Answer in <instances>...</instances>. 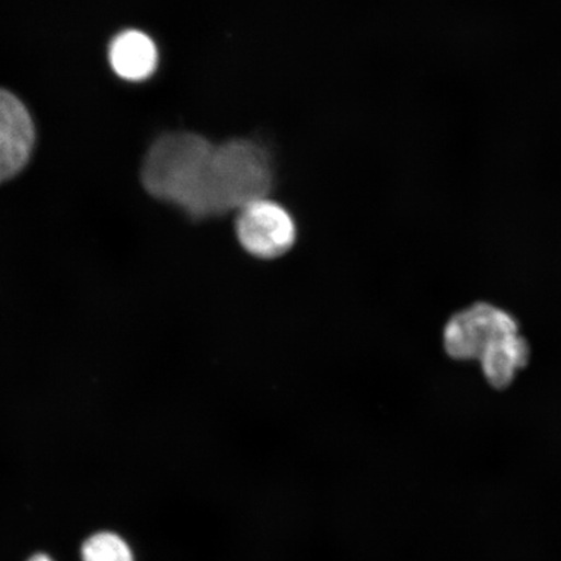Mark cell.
Instances as JSON below:
<instances>
[{
	"label": "cell",
	"mask_w": 561,
	"mask_h": 561,
	"mask_svg": "<svg viewBox=\"0 0 561 561\" xmlns=\"http://www.w3.org/2000/svg\"><path fill=\"white\" fill-rule=\"evenodd\" d=\"M520 332L514 314L489 304H476L448 320L444 332L446 353L455 360L481 359L502 336Z\"/></svg>",
	"instance_id": "3957f363"
},
{
	"label": "cell",
	"mask_w": 561,
	"mask_h": 561,
	"mask_svg": "<svg viewBox=\"0 0 561 561\" xmlns=\"http://www.w3.org/2000/svg\"><path fill=\"white\" fill-rule=\"evenodd\" d=\"M215 147L195 133H168L150 147L140 172L149 194L193 219L220 216L214 174Z\"/></svg>",
	"instance_id": "6da1fadb"
},
{
	"label": "cell",
	"mask_w": 561,
	"mask_h": 561,
	"mask_svg": "<svg viewBox=\"0 0 561 561\" xmlns=\"http://www.w3.org/2000/svg\"><path fill=\"white\" fill-rule=\"evenodd\" d=\"M27 561H54L50 557L46 556V553H35L30 560Z\"/></svg>",
	"instance_id": "9c48e42d"
},
{
	"label": "cell",
	"mask_w": 561,
	"mask_h": 561,
	"mask_svg": "<svg viewBox=\"0 0 561 561\" xmlns=\"http://www.w3.org/2000/svg\"><path fill=\"white\" fill-rule=\"evenodd\" d=\"M110 62L115 73L128 81H144L156 72L158 50L149 35L126 31L110 46Z\"/></svg>",
	"instance_id": "8992f818"
},
{
	"label": "cell",
	"mask_w": 561,
	"mask_h": 561,
	"mask_svg": "<svg viewBox=\"0 0 561 561\" xmlns=\"http://www.w3.org/2000/svg\"><path fill=\"white\" fill-rule=\"evenodd\" d=\"M236 233L250 255L272 261L293 249L297 224L289 210L268 196L238 210Z\"/></svg>",
	"instance_id": "277c9868"
},
{
	"label": "cell",
	"mask_w": 561,
	"mask_h": 561,
	"mask_svg": "<svg viewBox=\"0 0 561 561\" xmlns=\"http://www.w3.org/2000/svg\"><path fill=\"white\" fill-rule=\"evenodd\" d=\"M530 346L520 332L511 333L491 345L479 360L483 377L496 390L507 389L528 366Z\"/></svg>",
	"instance_id": "52a82bcc"
},
{
	"label": "cell",
	"mask_w": 561,
	"mask_h": 561,
	"mask_svg": "<svg viewBox=\"0 0 561 561\" xmlns=\"http://www.w3.org/2000/svg\"><path fill=\"white\" fill-rule=\"evenodd\" d=\"M214 174L220 215L268 198L275 185L271 152L254 139L236 138L216 145Z\"/></svg>",
	"instance_id": "7a4b0ae2"
},
{
	"label": "cell",
	"mask_w": 561,
	"mask_h": 561,
	"mask_svg": "<svg viewBox=\"0 0 561 561\" xmlns=\"http://www.w3.org/2000/svg\"><path fill=\"white\" fill-rule=\"evenodd\" d=\"M34 124L23 102L0 89V184L24 170L32 157Z\"/></svg>",
	"instance_id": "5b68a950"
},
{
	"label": "cell",
	"mask_w": 561,
	"mask_h": 561,
	"mask_svg": "<svg viewBox=\"0 0 561 561\" xmlns=\"http://www.w3.org/2000/svg\"><path fill=\"white\" fill-rule=\"evenodd\" d=\"M83 561H135L128 543L111 531H101L82 546Z\"/></svg>",
	"instance_id": "ba28073f"
}]
</instances>
